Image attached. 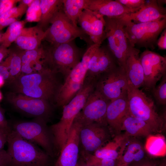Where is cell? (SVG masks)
I'll use <instances>...</instances> for the list:
<instances>
[{
	"instance_id": "6da1fadb",
	"label": "cell",
	"mask_w": 166,
	"mask_h": 166,
	"mask_svg": "<svg viewBox=\"0 0 166 166\" xmlns=\"http://www.w3.org/2000/svg\"><path fill=\"white\" fill-rule=\"evenodd\" d=\"M57 74L47 68L42 71L29 74H21L10 82L14 92L32 97L53 100L61 85H59Z\"/></svg>"
},
{
	"instance_id": "7a4b0ae2",
	"label": "cell",
	"mask_w": 166,
	"mask_h": 166,
	"mask_svg": "<svg viewBox=\"0 0 166 166\" xmlns=\"http://www.w3.org/2000/svg\"><path fill=\"white\" fill-rule=\"evenodd\" d=\"M95 83L85 81L80 89L63 107L60 121L49 128L55 148L60 152L67 141L74 120L84 106L89 95L95 89Z\"/></svg>"
},
{
	"instance_id": "3957f363",
	"label": "cell",
	"mask_w": 166,
	"mask_h": 166,
	"mask_svg": "<svg viewBox=\"0 0 166 166\" xmlns=\"http://www.w3.org/2000/svg\"><path fill=\"white\" fill-rule=\"evenodd\" d=\"M7 152L10 166H48L49 156L36 144L11 129L8 134Z\"/></svg>"
},
{
	"instance_id": "277c9868",
	"label": "cell",
	"mask_w": 166,
	"mask_h": 166,
	"mask_svg": "<svg viewBox=\"0 0 166 166\" xmlns=\"http://www.w3.org/2000/svg\"><path fill=\"white\" fill-rule=\"evenodd\" d=\"M43 48L46 66L56 74H61L65 80L82 57L73 41L57 45L50 44Z\"/></svg>"
},
{
	"instance_id": "5b68a950",
	"label": "cell",
	"mask_w": 166,
	"mask_h": 166,
	"mask_svg": "<svg viewBox=\"0 0 166 166\" xmlns=\"http://www.w3.org/2000/svg\"><path fill=\"white\" fill-rule=\"evenodd\" d=\"M127 94L128 113L146 122L154 132L162 130L164 118L157 113L153 101L142 90L130 84H128Z\"/></svg>"
},
{
	"instance_id": "8992f818",
	"label": "cell",
	"mask_w": 166,
	"mask_h": 166,
	"mask_svg": "<svg viewBox=\"0 0 166 166\" xmlns=\"http://www.w3.org/2000/svg\"><path fill=\"white\" fill-rule=\"evenodd\" d=\"M121 19L128 42L133 47L137 45L154 49L159 36L166 29V18L154 22L138 23Z\"/></svg>"
},
{
	"instance_id": "52a82bcc",
	"label": "cell",
	"mask_w": 166,
	"mask_h": 166,
	"mask_svg": "<svg viewBox=\"0 0 166 166\" xmlns=\"http://www.w3.org/2000/svg\"><path fill=\"white\" fill-rule=\"evenodd\" d=\"M99 45H101L93 44L88 47L81 61L71 71L63 84L60 86L55 100L57 106L63 107L81 88L85 81L89 60L94 51Z\"/></svg>"
},
{
	"instance_id": "ba28073f",
	"label": "cell",
	"mask_w": 166,
	"mask_h": 166,
	"mask_svg": "<svg viewBox=\"0 0 166 166\" xmlns=\"http://www.w3.org/2000/svg\"><path fill=\"white\" fill-rule=\"evenodd\" d=\"M47 122L40 118L31 121H18L10 125L23 138L41 147L49 156H53L55 148L53 137Z\"/></svg>"
},
{
	"instance_id": "9c48e42d",
	"label": "cell",
	"mask_w": 166,
	"mask_h": 166,
	"mask_svg": "<svg viewBox=\"0 0 166 166\" xmlns=\"http://www.w3.org/2000/svg\"><path fill=\"white\" fill-rule=\"evenodd\" d=\"M50 24V26L45 31V36L44 40L50 44L65 43L74 41L77 38L88 41L87 35L80 28L75 26L66 17L63 7L54 15Z\"/></svg>"
},
{
	"instance_id": "30bf717a",
	"label": "cell",
	"mask_w": 166,
	"mask_h": 166,
	"mask_svg": "<svg viewBox=\"0 0 166 166\" xmlns=\"http://www.w3.org/2000/svg\"><path fill=\"white\" fill-rule=\"evenodd\" d=\"M105 31L108 49L118 66L124 70L130 45L127 39L122 20L119 17L105 18Z\"/></svg>"
},
{
	"instance_id": "8fae6325",
	"label": "cell",
	"mask_w": 166,
	"mask_h": 166,
	"mask_svg": "<svg viewBox=\"0 0 166 166\" xmlns=\"http://www.w3.org/2000/svg\"><path fill=\"white\" fill-rule=\"evenodd\" d=\"M7 99L18 111L29 116L42 118L47 122L51 117L53 109L49 101L11 92Z\"/></svg>"
},
{
	"instance_id": "7c38bea8",
	"label": "cell",
	"mask_w": 166,
	"mask_h": 166,
	"mask_svg": "<svg viewBox=\"0 0 166 166\" xmlns=\"http://www.w3.org/2000/svg\"><path fill=\"white\" fill-rule=\"evenodd\" d=\"M128 82L124 70L117 66L102 75L95 89L111 101L127 94Z\"/></svg>"
},
{
	"instance_id": "4fadbf2b",
	"label": "cell",
	"mask_w": 166,
	"mask_h": 166,
	"mask_svg": "<svg viewBox=\"0 0 166 166\" xmlns=\"http://www.w3.org/2000/svg\"><path fill=\"white\" fill-rule=\"evenodd\" d=\"M110 102L95 89L89 95L84 106L75 120L82 126L94 122L107 124L106 115Z\"/></svg>"
},
{
	"instance_id": "5bb4252c",
	"label": "cell",
	"mask_w": 166,
	"mask_h": 166,
	"mask_svg": "<svg viewBox=\"0 0 166 166\" xmlns=\"http://www.w3.org/2000/svg\"><path fill=\"white\" fill-rule=\"evenodd\" d=\"M140 58L144 74L143 86L152 90L166 75V57L146 49L140 54Z\"/></svg>"
},
{
	"instance_id": "9a60e30c",
	"label": "cell",
	"mask_w": 166,
	"mask_h": 166,
	"mask_svg": "<svg viewBox=\"0 0 166 166\" xmlns=\"http://www.w3.org/2000/svg\"><path fill=\"white\" fill-rule=\"evenodd\" d=\"M112 132L104 124L94 122L83 125L79 133L80 143L86 152H94L109 141Z\"/></svg>"
},
{
	"instance_id": "2e32d148",
	"label": "cell",
	"mask_w": 166,
	"mask_h": 166,
	"mask_svg": "<svg viewBox=\"0 0 166 166\" xmlns=\"http://www.w3.org/2000/svg\"><path fill=\"white\" fill-rule=\"evenodd\" d=\"M117 64L109 49L99 45L89 60L85 80L97 82L102 75L118 66Z\"/></svg>"
},
{
	"instance_id": "e0dca14e",
	"label": "cell",
	"mask_w": 166,
	"mask_h": 166,
	"mask_svg": "<svg viewBox=\"0 0 166 166\" xmlns=\"http://www.w3.org/2000/svg\"><path fill=\"white\" fill-rule=\"evenodd\" d=\"M77 23L93 44L101 45L106 38L105 21V17L102 15L85 9L79 16Z\"/></svg>"
},
{
	"instance_id": "ac0fdd59",
	"label": "cell",
	"mask_w": 166,
	"mask_h": 166,
	"mask_svg": "<svg viewBox=\"0 0 166 166\" xmlns=\"http://www.w3.org/2000/svg\"><path fill=\"white\" fill-rule=\"evenodd\" d=\"M82 124L74 120L68 138L60 152L55 166H77L80 143L79 133Z\"/></svg>"
},
{
	"instance_id": "d6986e66",
	"label": "cell",
	"mask_w": 166,
	"mask_h": 166,
	"mask_svg": "<svg viewBox=\"0 0 166 166\" xmlns=\"http://www.w3.org/2000/svg\"><path fill=\"white\" fill-rule=\"evenodd\" d=\"M120 17L135 23L154 22L166 18V9L157 0H145L144 4L137 11Z\"/></svg>"
},
{
	"instance_id": "ffe728a7",
	"label": "cell",
	"mask_w": 166,
	"mask_h": 166,
	"mask_svg": "<svg viewBox=\"0 0 166 166\" xmlns=\"http://www.w3.org/2000/svg\"><path fill=\"white\" fill-rule=\"evenodd\" d=\"M128 113L127 94L110 101L107 109L106 121L112 132L120 134L122 120Z\"/></svg>"
},
{
	"instance_id": "44dd1931",
	"label": "cell",
	"mask_w": 166,
	"mask_h": 166,
	"mask_svg": "<svg viewBox=\"0 0 166 166\" xmlns=\"http://www.w3.org/2000/svg\"><path fill=\"white\" fill-rule=\"evenodd\" d=\"M124 134L118 159V166L129 165L144 159L145 150L139 141L134 137Z\"/></svg>"
},
{
	"instance_id": "7402d4cb",
	"label": "cell",
	"mask_w": 166,
	"mask_h": 166,
	"mask_svg": "<svg viewBox=\"0 0 166 166\" xmlns=\"http://www.w3.org/2000/svg\"><path fill=\"white\" fill-rule=\"evenodd\" d=\"M139 49L130 46L126 60L124 71L128 81L137 88L143 86L144 74L140 58Z\"/></svg>"
},
{
	"instance_id": "603a6c76",
	"label": "cell",
	"mask_w": 166,
	"mask_h": 166,
	"mask_svg": "<svg viewBox=\"0 0 166 166\" xmlns=\"http://www.w3.org/2000/svg\"><path fill=\"white\" fill-rule=\"evenodd\" d=\"M87 9L104 17L115 18L136 12L140 8H128L120 3L117 0H88Z\"/></svg>"
},
{
	"instance_id": "cb8c5ba5",
	"label": "cell",
	"mask_w": 166,
	"mask_h": 166,
	"mask_svg": "<svg viewBox=\"0 0 166 166\" xmlns=\"http://www.w3.org/2000/svg\"><path fill=\"white\" fill-rule=\"evenodd\" d=\"M45 36V31L37 25L23 28L14 42L21 49L33 50L40 47Z\"/></svg>"
},
{
	"instance_id": "d4e9b609",
	"label": "cell",
	"mask_w": 166,
	"mask_h": 166,
	"mask_svg": "<svg viewBox=\"0 0 166 166\" xmlns=\"http://www.w3.org/2000/svg\"><path fill=\"white\" fill-rule=\"evenodd\" d=\"M122 130L125 131L126 135L134 137L147 136L154 132L148 124L128 113L122 120L121 126Z\"/></svg>"
},
{
	"instance_id": "484cf974",
	"label": "cell",
	"mask_w": 166,
	"mask_h": 166,
	"mask_svg": "<svg viewBox=\"0 0 166 166\" xmlns=\"http://www.w3.org/2000/svg\"><path fill=\"white\" fill-rule=\"evenodd\" d=\"M41 18L37 25L44 31L56 14L63 8V0H40Z\"/></svg>"
},
{
	"instance_id": "4316f807",
	"label": "cell",
	"mask_w": 166,
	"mask_h": 166,
	"mask_svg": "<svg viewBox=\"0 0 166 166\" xmlns=\"http://www.w3.org/2000/svg\"><path fill=\"white\" fill-rule=\"evenodd\" d=\"M124 137V134L117 135L112 141L96 150L94 152L93 155L99 158L117 160L121 146Z\"/></svg>"
},
{
	"instance_id": "83f0119b",
	"label": "cell",
	"mask_w": 166,
	"mask_h": 166,
	"mask_svg": "<svg viewBox=\"0 0 166 166\" xmlns=\"http://www.w3.org/2000/svg\"><path fill=\"white\" fill-rule=\"evenodd\" d=\"M88 0H63V11L75 27L82 11L87 8Z\"/></svg>"
},
{
	"instance_id": "f1b7e54d",
	"label": "cell",
	"mask_w": 166,
	"mask_h": 166,
	"mask_svg": "<svg viewBox=\"0 0 166 166\" xmlns=\"http://www.w3.org/2000/svg\"><path fill=\"white\" fill-rule=\"evenodd\" d=\"M144 148L150 156L155 157L164 156L166 154L165 137L160 134H151L147 136Z\"/></svg>"
},
{
	"instance_id": "f546056e",
	"label": "cell",
	"mask_w": 166,
	"mask_h": 166,
	"mask_svg": "<svg viewBox=\"0 0 166 166\" xmlns=\"http://www.w3.org/2000/svg\"><path fill=\"white\" fill-rule=\"evenodd\" d=\"M20 2L18 6L13 7L0 16V31L18 21L19 18L26 13L28 6L21 1Z\"/></svg>"
},
{
	"instance_id": "4dcf8cb0",
	"label": "cell",
	"mask_w": 166,
	"mask_h": 166,
	"mask_svg": "<svg viewBox=\"0 0 166 166\" xmlns=\"http://www.w3.org/2000/svg\"><path fill=\"white\" fill-rule=\"evenodd\" d=\"M26 22V21H18L10 25L6 31L2 33L0 41L1 45L6 48L9 47L20 35Z\"/></svg>"
},
{
	"instance_id": "1f68e13d",
	"label": "cell",
	"mask_w": 166,
	"mask_h": 166,
	"mask_svg": "<svg viewBox=\"0 0 166 166\" xmlns=\"http://www.w3.org/2000/svg\"><path fill=\"white\" fill-rule=\"evenodd\" d=\"M22 51L10 52L6 57L10 70V82L19 77L21 74L22 55Z\"/></svg>"
},
{
	"instance_id": "d6a6232c",
	"label": "cell",
	"mask_w": 166,
	"mask_h": 166,
	"mask_svg": "<svg viewBox=\"0 0 166 166\" xmlns=\"http://www.w3.org/2000/svg\"><path fill=\"white\" fill-rule=\"evenodd\" d=\"M44 51L43 47L31 50L22 51L21 59L22 65L37 61L43 60Z\"/></svg>"
},
{
	"instance_id": "836d02e7",
	"label": "cell",
	"mask_w": 166,
	"mask_h": 166,
	"mask_svg": "<svg viewBox=\"0 0 166 166\" xmlns=\"http://www.w3.org/2000/svg\"><path fill=\"white\" fill-rule=\"evenodd\" d=\"M26 14V22H39L41 16L40 0H34L28 6Z\"/></svg>"
},
{
	"instance_id": "e575fe53",
	"label": "cell",
	"mask_w": 166,
	"mask_h": 166,
	"mask_svg": "<svg viewBox=\"0 0 166 166\" xmlns=\"http://www.w3.org/2000/svg\"><path fill=\"white\" fill-rule=\"evenodd\" d=\"M159 85L152 90L154 97L160 105L166 104V75L161 79Z\"/></svg>"
},
{
	"instance_id": "d590c367",
	"label": "cell",
	"mask_w": 166,
	"mask_h": 166,
	"mask_svg": "<svg viewBox=\"0 0 166 166\" xmlns=\"http://www.w3.org/2000/svg\"><path fill=\"white\" fill-rule=\"evenodd\" d=\"M120 3L131 9H138L144 4V0H117Z\"/></svg>"
},
{
	"instance_id": "8d00e7d4",
	"label": "cell",
	"mask_w": 166,
	"mask_h": 166,
	"mask_svg": "<svg viewBox=\"0 0 166 166\" xmlns=\"http://www.w3.org/2000/svg\"><path fill=\"white\" fill-rule=\"evenodd\" d=\"M21 0H0V16L16 6Z\"/></svg>"
},
{
	"instance_id": "74e56055",
	"label": "cell",
	"mask_w": 166,
	"mask_h": 166,
	"mask_svg": "<svg viewBox=\"0 0 166 166\" xmlns=\"http://www.w3.org/2000/svg\"><path fill=\"white\" fill-rule=\"evenodd\" d=\"M0 76L4 80H10V73L7 58L0 64Z\"/></svg>"
},
{
	"instance_id": "f35d334b",
	"label": "cell",
	"mask_w": 166,
	"mask_h": 166,
	"mask_svg": "<svg viewBox=\"0 0 166 166\" xmlns=\"http://www.w3.org/2000/svg\"><path fill=\"white\" fill-rule=\"evenodd\" d=\"M11 157L7 151L0 150V166H10Z\"/></svg>"
},
{
	"instance_id": "ab89813d",
	"label": "cell",
	"mask_w": 166,
	"mask_h": 166,
	"mask_svg": "<svg viewBox=\"0 0 166 166\" xmlns=\"http://www.w3.org/2000/svg\"><path fill=\"white\" fill-rule=\"evenodd\" d=\"M0 129L8 133L11 130L10 127L5 119L3 113L0 108Z\"/></svg>"
},
{
	"instance_id": "60d3db41",
	"label": "cell",
	"mask_w": 166,
	"mask_h": 166,
	"mask_svg": "<svg viewBox=\"0 0 166 166\" xmlns=\"http://www.w3.org/2000/svg\"><path fill=\"white\" fill-rule=\"evenodd\" d=\"M156 45L161 50L166 49V29L162 32L160 38L157 40Z\"/></svg>"
},
{
	"instance_id": "b9f144b4",
	"label": "cell",
	"mask_w": 166,
	"mask_h": 166,
	"mask_svg": "<svg viewBox=\"0 0 166 166\" xmlns=\"http://www.w3.org/2000/svg\"><path fill=\"white\" fill-rule=\"evenodd\" d=\"M8 133L0 129V150L3 149L5 144L7 143Z\"/></svg>"
},
{
	"instance_id": "7bdbcfd3",
	"label": "cell",
	"mask_w": 166,
	"mask_h": 166,
	"mask_svg": "<svg viewBox=\"0 0 166 166\" xmlns=\"http://www.w3.org/2000/svg\"><path fill=\"white\" fill-rule=\"evenodd\" d=\"M130 164L131 166H156L152 162L144 159L140 161L134 162Z\"/></svg>"
},
{
	"instance_id": "ee69618b",
	"label": "cell",
	"mask_w": 166,
	"mask_h": 166,
	"mask_svg": "<svg viewBox=\"0 0 166 166\" xmlns=\"http://www.w3.org/2000/svg\"><path fill=\"white\" fill-rule=\"evenodd\" d=\"M11 50L2 45H0V64L4 58L8 56Z\"/></svg>"
},
{
	"instance_id": "f6af8a7d",
	"label": "cell",
	"mask_w": 166,
	"mask_h": 166,
	"mask_svg": "<svg viewBox=\"0 0 166 166\" xmlns=\"http://www.w3.org/2000/svg\"><path fill=\"white\" fill-rule=\"evenodd\" d=\"M34 0H22L21 2L28 6L30 5Z\"/></svg>"
},
{
	"instance_id": "bcb514c9",
	"label": "cell",
	"mask_w": 166,
	"mask_h": 166,
	"mask_svg": "<svg viewBox=\"0 0 166 166\" xmlns=\"http://www.w3.org/2000/svg\"><path fill=\"white\" fill-rule=\"evenodd\" d=\"M4 83V80L2 77L0 76V87L2 86Z\"/></svg>"
},
{
	"instance_id": "7dc6e473",
	"label": "cell",
	"mask_w": 166,
	"mask_h": 166,
	"mask_svg": "<svg viewBox=\"0 0 166 166\" xmlns=\"http://www.w3.org/2000/svg\"><path fill=\"white\" fill-rule=\"evenodd\" d=\"M159 166H166L165 161H164L162 162L160 164Z\"/></svg>"
},
{
	"instance_id": "c3c4849f",
	"label": "cell",
	"mask_w": 166,
	"mask_h": 166,
	"mask_svg": "<svg viewBox=\"0 0 166 166\" xmlns=\"http://www.w3.org/2000/svg\"><path fill=\"white\" fill-rule=\"evenodd\" d=\"M77 166H89L87 164L82 165H78V164Z\"/></svg>"
},
{
	"instance_id": "681fc988",
	"label": "cell",
	"mask_w": 166,
	"mask_h": 166,
	"mask_svg": "<svg viewBox=\"0 0 166 166\" xmlns=\"http://www.w3.org/2000/svg\"><path fill=\"white\" fill-rule=\"evenodd\" d=\"M2 32H1V31H0V41L1 38L2 36Z\"/></svg>"
},
{
	"instance_id": "f907efd6",
	"label": "cell",
	"mask_w": 166,
	"mask_h": 166,
	"mask_svg": "<svg viewBox=\"0 0 166 166\" xmlns=\"http://www.w3.org/2000/svg\"><path fill=\"white\" fill-rule=\"evenodd\" d=\"M2 96L1 93L0 92V101L2 100Z\"/></svg>"
},
{
	"instance_id": "816d5d0a",
	"label": "cell",
	"mask_w": 166,
	"mask_h": 166,
	"mask_svg": "<svg viewBox=\"0 0 166 166\" xmlns=\"http://www.w3.org/2000/svg\"><path fill=\"white\" fill-rule=\"evenodd\" d=\"M101 166L99 165L96 164V165H91V166Z\"/></svg>"
},
{
	"instance_id": "f5cc1de1",
	"label": "cell",
	"mask_w": 166,
	"mask_h": 166,
	"mask_svg": "<svg viewBox=\"0 0 166 166\" xmlns=\"http://www.w3.org/2000/svg\"><path fill=\"white\" fill-rule=\"evenodd\" d=\"M128 166V165H120V166Z\"/></svg>"
}]
</instances>
